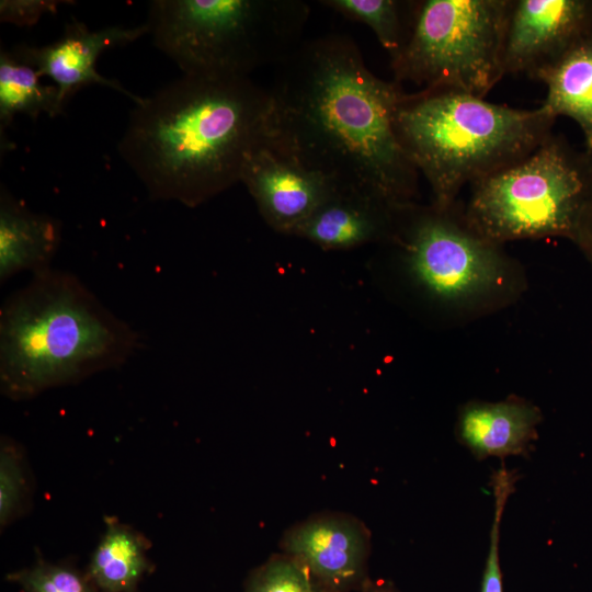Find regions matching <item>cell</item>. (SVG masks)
I'll use <instances>...</instances> for the list:
<instances>
[{
  "label": "cell",
  "mask_w": 592,
  "mask_h": 592,
  "mask_svg": "<svg viewBox=\"0 0 592 592\" xmlns=\"http://www.w3.org/2000/svg\"><path fill=\"white\" fill-rule=\"evenodd\" d=\"M587 185L585 151L550 134L526 157L473 183L462 216L475 234L499 246L549 237L572 240Z\"/></svg>",
  "instance_id": "8992f818"
},
{
  "label": "cell",
  "mask_w": 592,
  "mask_h": 592,
  "mask_svg": "<svg viewBox=\"0 0 592 592\" xmlns=\"http://www.w3.org/2000/svg\"><path fill=\"white\" fill-rule=\"evenodd\" d=\"M308 18L300 0H155L146 23L183 76L228 79L284 61Z\"/></svg>",
  "instance_id": "5b68a950"
},
{
  "label": "cell",
  "mask_w": 592,
  "mask_h": 592,
  "mask_svg": "<svg viewBox=\"0 0 592 592\" xmlns=\"http://www.w3.org/2000/svg\"><path fill=\"white\" fill-rule=\"evenodd\" d=\"M272 134L270 91L250 77L182 76L135 104L117 149L152 200L195 207L240 182Z\"/></svg>",
  "instance_id": "7a4b0ae2"
},
{
  "label": "cell",
  "mask_w": 592,
  "mask_h": 592,
  "mask_svg": "<svg viewBox=\"0 0 592 592\" xmlns=\"http://www.w3.org/2000/svg\"><path fill=\"white\" fill-rule=\"evenodd\" d=\"M361 592H400L395 584L385 579L373 580L367 578L362 584Z\"/></svg>",
  "instance_id": "484cf974"
},
{
  "label": "cell",
  "mask_w": 592,
  "mask_h": 592,
  "mask_svg": "<svg viewBox=\"0 0 592 592\" xmlns=\"http://www.w3.org/2000/svg\"><path fill=\"white\" fill-rule=\"evenodd\" d=\"M543 415L538 407L519 397L502 401H469L457 414V440L479 458L527 454L537 439Z\"/></svg>",
  "instance_id": "5bb4252c"
},
{
  "label": "cell",
  "mask_w": 592,
  "mask_h": 592,
  "mask_svg": "<svg viewBox=\"0 0 592 592\" xmlns=\"http://www.w3.org/2000/svg\"><path fill=\"white\" fill-rule=\"evenodd\" d=\"M585 155L588 159L587 193L571 241L577 244L592 266V152L585 151Z\"/></svg>",
  "instance_id": "d4e9b609"
},
{
  "label": "cell",
  "mask_w": 592,
  "mask_h": 592,
  "mask_svg": "<svg viewBox=\"0 0 592 592\" xmlns=\"http://www.w3.org/2000/svg\"><path fill=\"white\" fill-rule=\"evenodd\" d=\"M149 542L114 517H105V532L94 549L88 576L101 592H135L150 568Z\"/></svg>",
  "instance_id": "ac0fdd59"
},
{
  "label": "cell",
  "mask_w": 592,
  "mask_h": 592,
  "mask_svg": "<svg viewBox=\"0 0 592 592\" xmlns=\"http://www.w3.org/2000/svg\"><path fill=\"white\" fill-rule=\"evenodd\" d=\"M319 3L349 20L367 25L390 59L402 50L409 39L415 1L322 0Z\"/></svg>",
  "instance_id": "d6986e66"
},
{
  "label": "cell",
  "mask_w": 592,
  "mask_h": 592,
  "mask_svg": "<svg viewBox=\"0 0 592 592\" xmlns=\"http://www.w3.org/2000/svg\"><path fill=\"white\" fill-rule=\"evenodd\" d=\"M397 207L361 191L334 186L293 236L325 250L390 241Z\"/></svg>",
  "instance_id": "4fadbf2b"
},
{
  "label": "cell",
  "mask_w": 592,
  "mask_h": 592,
  "mask_svg": "<svg viewBox=\"0 0 592 592\" xmlns=\"http://www.w3.org/2000/svg\"><path fill=\"white\" fill-rule=\"evenodd\" d=\"M591 32L592 0H512L504 72L532 77Z\"/></svg>",
  "instance_id": "8fae6325"
},
{
  "label": "cell",
  "mask_w": 592,
  "mask_h": 592,
  "mask_svg": "<svg viewBox=\"0 0 592 592\" xmlns=\"http://www.w3.org/2000/svg\"><path fill=\"white\" fill-rule=\"evenodd\" d=\"M246 592H317L305 568L292 557L273 555L249 578Z\"/></svg>",
  "instance_id": "7402d4cb"
},
{
  "label": "cell",
  "mask_w": 592,
  "mask_h": 592,
  "mask_svg": "<svg viewBox=\"0 0 592 592\" xmlns=\"http://www.w3.org/2000/svg\"><path fill=\"white\" fill-rule=\"evenodd\" d=\"M139 333L72 273L33 274L0 309V382L12 399L75 384L125 364Z\"/></svg>",
  "instance_id": "3957f363"
},
{
  "label": "cell",
  "mask_w": 592,
  "mask_h": 592,
  "mask_svg": "<svg viewBox=\"0 0 592 592\" xmlns=\"http://www.w3.org/2000/svg\"><path fill=\"white\" fill-rule=\"evenodd\" d=\"M52 0H2L0 2L1 22L19 26H30L46 13H55L59 3Z\"/></svg>",
  "instance_id": "cb8c5ba5"
},
{
  "label": "cell",
  "mask_w": 592,
  "mask_h": 592,
  "mask_svg": "<svg viewBox=\"0 0 592 592\" xmlns=\"http://www.w3.org/2000/svg\"><path fill=\"white\" fill-rule=\"evenodd\" d=\"M61 241V224L34 212L5 189L0 195V281L47 270Z\"/></svg>",
  "instance_id": "9a60e30c"
},
{
  "label": "cell",
  "mask_w": 592,
  "mask_h": 592,
  "mask_svg": "<svg viewBox=\"0 0 592 592\" xmlns=\"http://www.w3.org/2000/svg\"><path fill=\"white\" fill-rule=\"evenodd\" d=\"M30 57L29 46L2 49L0 54V127L1 134L18 114L37 118L64 113L66 103L54 83H44Z\"/></svg>",
  "instance_id": "e0dca14e"
},
{
  "label": "cell",
  "mask_w": 592,
  "mask_h": 592,
  "mask_svg": "<svg viewBox=\"0 0 592 592\" xmlns=\"http://www.w3.org/2000/svg\"><path fill=\"white\" fill-rule=\"evenodd\" d=\"M376 77L345 34L303 43L280 65L272 98L276 143L335 186L394 206L413 203L419 172L395 132L401 93Z\"/></svg>",
  "instance_id": "6da1fadb"
},
{
  "label": "cell",
  "mask_w": 592,
  "mask_h": 592,
  "mask_svg": "<svg viewBox=\"0 0 592 592\" xmlns=\"http://www.w3.org/2000/svg\"><path fill=\"white\" fill-rule=\"evenodd\" d=\"M240 182L265 223L292 236L335 186L280 146L273 134L249 155Z\"/></svg>",
  "instance_id": "30bf717a"
},
{
  "label": "cell",
  "mask_w": 592,
  "mask_h": 592,
  "mask_svg": "<svg viewBox=\"0 0 592 592\" xmlns=\"http://www.w3.org/2000/svg\"><path fill=\"white\" fill-rule=\"evenodd\" d=\"M390 241L401 249L418 286L446 304L487 300L512 281L511 262L500 246L475 234L455 207L398 206Z\"/></svg>",
  "instance_id": "ba28073f"
},
{
  "label": "cell",
  "mask_w": 592,
  "mask_h": 592,
  "mask_svg": "<svg viewBox=\"0 0 592 592\" xmlns=\"http://www.w3.org/2000/svg\"><path fill=\"white\" fill-rule=\"evenodd\" d=\"M512 0H419L409 39L391 60L397 83L479 98L505 75Z\"/></svg>",
  "instance_id": "52a82bcc"
},
{
  "label": "cell",
  "mask_w": 592,
  "mask_h": 592,
  "mask_svg": "<svg viewBox=\"0 0 592 592\" xmlns=\"http://www.w3.org/2000/svg\"><path fill=\"white\" fill-rule=\"evenodd\" d=\"M9 579L19 583L24 592H101L88 574L43 559L29 569L11 573Z\"/></svg>",
  "instance_id": "ffe728a7"
},
{
  "label": "cell",
  "mask_w": 592,
  "mask_h": 592,
  "mask_svg": "<svg viewBox=\"0 0 592 592\" xmlns=\"http://www.w3.org/2000/svg\"><path fill=\"white\" fill-rule=\"evenodd\" d=\"M145 34H149L147 23L91 31L84 23L73 20L66 24L59 38L45 46H29V54L39 73L58 87L65 103L80 89L98 84L114 89L139 104L143 98L99 73L96 60L104 50L133 43Z\"/></svg>",
  "instance_id": "7c38bea8"
},
{
  "label": "cell",
  "mask_w": 592,
  "mask_h": 592,
  "mask_svg": "<svg viewBox=\"0 0 592 592\" xmlns=\"http://www.w3.org/2000/svg\"><path fill=\"white\" fill-rule=\"evenodd\" d=\"M22 456L16 446L7 441L0 453V522L8 525L22 510L27 488Z\"/></svg>",
  "instance_id": "603a6c76"
},
{
  "label": "cell",
  "mask_w": 592,
  "mask_h": 592,
  "mask_svg": "<svg viewBox=\"0 0 592 592\" xmlns=\"http://www.w3.org/2000/svg\"><path fill=\"white\" fill-rule=\"evenodd\" d=\"M282 553L299 562L317 592H351L368 578L371 533L352 515L327 513L291 527Z\"/></svg>",
  "instance_id": "9c48e42d"
},
{
  "label": "cell",
  "mask_w": 592,
  "mask_h": 592,
  "mask_svg": "<svg viewBox=\"0 0 592 592\" xmlns=\"http://www.w3.org/2000/svg\"><path fill=\"white\" fill-rule=\"evenodd\" d=\"M531 78L546 86L542 106L555 118H572L582 130L585 151L592 152V32Z\"/></svg>",
  "instance_id": "2e32d148"
},
{
  "label": "cell",
  "mask_w": 592,
  "mask_h": 592,
  "mask_svg": "<svg viewBox=\"0 0 592 592\" xmlns=\"http://www.w3.org/2000/svg\"><path fill=\"white\" fill-rule=\"evenodd\" d=\"M556 118L491 103L464 92H402L395 110L397 138L428 181L440 209L455 207L462 189L534 151Z\"/></svg>",
  "instance_id": "277c9868"
},
{
  "label": "cell",
  "mask_w": 592,
  "mask_h": 592,
  "mask_svg": "<svg viewBox=\"0 0 592 592\" xmlns=\"http://www.w3.org/2000/svg\"><path fill=\"white\" fill-rule=\"evenodd\" d=\"M516 480L517 477L514 474L504 469L493 473L491 477L494 515L479 592H503V577L500 563V528L505 504L515 490Z\"/></svg>",
  "instance_id": "44dd1931"
}]
</instances>
